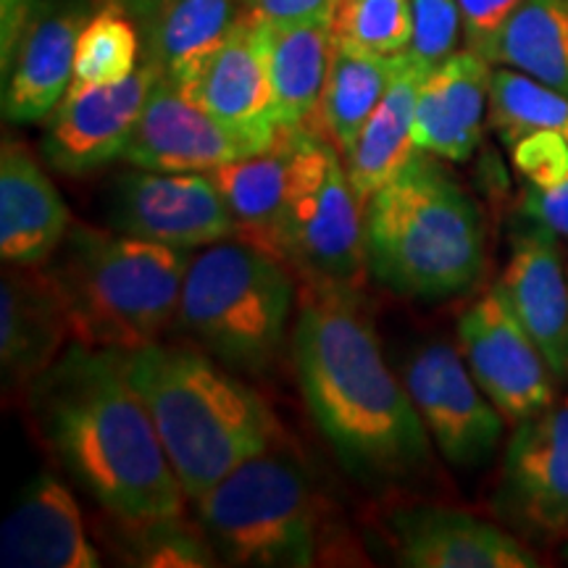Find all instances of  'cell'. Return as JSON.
Here are the masks:
<instances>
[{
  "label": "cell",
  "instance_id": "1",
  "mask_svg": "<svg viewBox=\"0 0 568 568\" xmlns=\"http://www.w3.org/2000/svg\"><path fill=\"white\" fill-rule=\"evenodd\" d=\"M293 355L311 416L351 477L397 481L429 464V432L389 372L361 290L308 284Z\"/></svg>",
  "mask_w": 568,
  "mask_h": 568
},
{
  "label": "cell",
  "instance_id": "2",
  "mask_svg": "<svg viewBox=\"0 0 568 568\" xmlns=\"http://www.w3.org/2000/svg\"><path fill=\"white\" fill-rule=\"evenodd\" d=\"M40 437L113 521L180 516L184 489L116 351L71 343L30 385Z\"/></svg>",
  "mask_w": 568,
  "mask_h": 568
},
{
  "label": "cell",
  "instance_id": "3",
  "mask_svg": "<svg viewBox=\"0 0 568 568\" xmlns=\"http://www.w3.org/2000/svg\"><path fill=\"white\" fill-rule=\"evenodd\" d=\"M119 361L159 429L187 500H197L232 468L284 439L264 397L209 355L148 343L119 353Z\"/></svg>",
  "mask_w": 568,
  "mask_h": 568
},
{
  "label": "cell",
  "instance_id": "4",
  "mask_svg": "<svg viewBox=\"0 0 568 568\" xmlns=\"http://www.w3.org/2000/svg\"><path fill=\"white\" fill-rule=\"evenodd\" d=\"M368 268L397 295L466 293L487 264L479 205L445 166L418 151L364 203Z\"/></svg>",
  "mask_w": 568,
  "mask_h": 568
},
{
  "label": "cell",
  "instance_id": "5",
  "mask_svg": "<svg viewBox=\"0 0 568 568\" xmlns=\"http://www.w3.org/2000/svg\"><path fill=\"white\" fill-rule=\"evenodd\" d=\"M48 274L67 308L71 339L130 353L176 318L193 251L74 222Z\"/></svg>",
  "mask_w": 568,
  "mask_h": 568
},
{
  "label": "cell",
  "instance_id": "6",
  "mask_svg": "<svg viewBox=\"0 0 568 568\" xmlns=\"http://www.w3.org/2000/svg\"><path fill=\"white\" fill-rule=\"evenodd\" d=\"M195 521L226 566L305 568L318 564L324 500L293 453L276 443L197 497Z\"/></svg>",
  "mask_w": 568,
  "mask_h": 568
},
{
  "label": "cell",
  "instance_id": "7",
  "mask_svg": "<svg viewBox=\"0 0 568 568\" xmlns=\"http://www.w3.org/2000/svg\"><path fill=\"white\" fill-rule=\"evenodd\" d=\"M295 287L280 258L230 237L193 253L176 324L219 364L266 374L282 351Z\"/></svg>",
  "mask_w": 568,
  "mask_h": 568
},
{
  "label": "cell",
  "instance_id": "8",
  "mask_svg": "<svg viewBox=\"0 0 568 568\" xmlns=\"http://www.w3.org/2000/svg\"><path fill=\"white\" fill-rule=\"evenodd\" d=\"M282 264L295 266L308 284L364 287L368 268L364 201L353 190L343 153L322 140L297 190L280 237Z\"/></svg>",
  "mask_w": 568,
  "mask_h": 568
},
{
  "label": "cell",
  "instance_id": "9",
  "mask_svg": "<svg viewBox=\"0 0 568 568\" xmlns=\"http://www.w3.org/2000/svg\"><path fill=\"white\" fill-rule=\"evenodd\" d=\"M458 343L468 372L508 424L527 422L556 403V374L500 284L464 311Z\"/></svg>",
  "mask_w": 568,
  "mask_h": 568
},
{
  "label": "cell",
  "instance_id": "10",
  "mask_svg": "<svg viewBox=\"0 0 568 568\" xmlns=\"http://www.w3.org/2000/svg\"><path fill=\"white\" fill-rule=\"evenodd\" d=\"M403 385L447 464L479 468L493 460L506 416L477 385L460 351L447 343L424 345L406 364Z\"/></svg>",
  "mask_w": 568,
  "mask_h": 568
},
{
  "label": "cell",
  "instance_id": "11",
  "mask_svg": "<svg viewBox=\"0 0 568 568\" xmlns=\"http://www.w3.org/2000/svg\"><path fill=\"white\" fill-rule=\"evenodd\" d=\"M109 222L116 232L180 251L234 237V219L209 174L134 169L113 182Z\"/></svg>",
  "mask_w": 568,
  "mask_h": 568
},
{
  "label": "cell",
  "instance_id": "12",
  "mask_svg": "<svg viewBox=\"0 0 568 568\" xmlns=\"http://www.w3.org/2000/svg\"><path fill=\"white\" fill-rule=\"evenodd\" d=\"M493 503L497 514L524 537H566L568 395L514 426Z\"/></svg>",
  "mask_w": 568,
  "mask_h": 568
},
{
  "label": "cell",
  "instance_id": "13",
  "mask_svg": "<svg viewBox=\"0 0 568 568\" xmlns=\"http://www.w3.org/2000/svg\"><path fill=\"white\" fill-rule=\"evenodd\" d=\"M161 71L142 61L134 74L113 84L71 82L42 138V159L61 174H90L122 159L148 95Z\"/></svg>",
  "mask_w": 568,
  "mask_h": 568
},
{
  "label": "cell",
  "instance_id": "14",
  "mask_svg": "<svg viewBox=\"0 0 568 568\" xmlns=\"http://www.w3.org/2000/svg\"><path fill=\"white\" fill-rule=\"evenodd\" d=\"M322 140L324 134L311 124L282 126L266 151L209 172L230 205L234 237L280 258L284 219Z\"/></svg>",
  "mask_w": 568,
  "mask_h": 568
},
{
  "label": "cell",
  "instance_id": "15",
  "mask_svg": "<svg viewBox=\"0 0 568 568\" xmlns=\"http://www.w3.org/2000/svg\"><path fill=\"white\" fill-rule=\"evenodd\" d=\"M180 88L190 101L258 148H268L276 140L280 122L268 71L264 19L247 9Z\"/></svg>",
  "mask_w": 568,
  "mask_h": 568
},
{
  "label": "cell",
  "instance_id": "16",
  "mask_svg": "<svg viewBox=\"0 0 568 568\" xmlns=\"http://www.w3.org/2000/svg\"><path fill=\"white\" fill-rule=\"evenodd\" d=\"M266 151L211 116L169 77H159L148 95L122 159L148 172L209 174L224 163Z\"/></svg>",
  "mask_w": 568,
  "mask_h": 568
},
{
  "label": "cell",
  "instance_id": "17",
  "mask_svg": "<svg viewBox=\"0 0 568 568\" xmlns=\"http://www.w3.org/2000/svg\"><path fill=\"white\" fill-rule=\"evenodd\" d=\"M558 234L524 216L510 237L500 287L560 385H568V264Z\"/></svg>",
  "mask_w": 568,
  "mask_h": 568
},
{
  "label": "cell",
  "instance_id": "18",
  "mask_svg": "<svg viewBox=\"0 0 568 568\" xmlns=\"http://www.w3.org/2000/svg\"><path fill=\"white\" fill-rule=\"evenodd\" d=\"M3 568H95L101 552L84 529L71 489L51 471H40L17 495L0 529Z\"/></svg>",
  "mask_w": 568,
  "mask_h": 568
},
{
  "label": "cell",
  "instance_id": "19",
  "mask_svg": "<svg viewBox=\"0 0 568 568\" xmlns=\"http://www.w3.org/2000/svg\"><path fill=\"white\" fill-rule=\"evenodd\" d=\"M397 564L410 568H535L537 552L510 531L453 508L393 514Z\"/></svg>",
  "mask_w": 568,
  "mask_h": 568
},
{
  "label": "cell",
  "instance_id": "20",
  "mask_svg": "<svg viewBox=\"0 0 568 568\" xmlns=\"http://www.w3.org/2000/svg\"><path fill=\"white\" fill-rule=\"evenodd\" d=\"M90 21L82 0L40 11L3 69V116L13 124L42 122L74 82L77 40Z\"/></svg>",
  "mask_w": 568,
  "mask_h": 568
},
{
  "label": "cell",
  "instance_id": "21",
  "mask_svg": "<svg viewBox=\"0 0 568 568\" xmlns=\"http://www.w3.org/2000/svg\"><path fill=\"white\" fill-rule=\"evenodd\" d=\"M71 213L30 148L6 138L0 148V255L11 266H42L71 230Z\"/></svg>",
  "mask_w": 568,
  "mask_h": 568
},
{
  "label": "cell",
  "instance_id": "22",
  "mask_svg": "<svg viewBox=\"0 0 568 568\" xmlns=\"http://www.w3.org/2000/svg\"><path fill=\"white\" fill-rule=\"evenodd\" d=\"M493 69L474 51L453 53L426 77L416 105L418 151L445 161H468L477 151L489 116Z\"/></svg>",
  "mask_w": 568,
  "mask_h": 568
},
{
  "label": "cell",
  "instance_id": "23",
  "mask_svg": "<svg viewBox=\"0 0 568 568\" xmlns=\"http://www.w3.org/2000/svg\"><path fill=\"white\" fill-rule=\"evenodd\" d=\"M71 337L67 308L48 268L13 266L0 287V366L11 385H32Z\"/></svg>",
  "mask_w": 568,
  "mask_h": 568
},
{
  "label": "cell",
  "instance_id": "24",
  "mask_svg": "<svg viewBox=\"0 0 568 568\" xmlns=\"http://www.w3.org/2000/svg\"><path fill=\"white\" fill-rule=\"evenodd\" d=\"M130 13L142 61L182 84L222 42L245 9L243 0H113Z\"/></svg>",
  "mask_w": 568,
  "mask_h": 568
},
{
  "label": "cell",
  "instance_id": "25",
  "mask_svg": "<svg viewBox=\"0 0 568 568\" xmlns=\"http://www.w3.org/2000/svg\"><path fill=\"white\" fill-rule=\"evenodd\" d=\"M432 69L435 67L418 61L414 53H406L382 103L364 124L355 145L343 155L353 190L364 203L382 184L400 174L418 153L414 140L416 105Z\"/></svg>",
  "mask_w": 568,
  "mask_h": 568
},
{
  "label": "cell",
  "instance_id": "26",
  "mask_svg": "<svg viewBox=\"0 0 568 568\" xmlns=\"http://www.w3.org/2000/svg\"><path fill=\"white\" fill-rule=\"evenodd\" d=\"M264 34L280 130L314 126L335 53L332 21L264 19Z\"/></svg>",
  "mask_w": 568,
  "mask_h": 568
},
{
  "label": "cell",
  "instance_id": "27",
  "mask_svg": "<svg viewBox=\"0 0 568 568\" xmlns=\"http://www.w3.org/2000/svg\"><path fill=\"white\" fill-rule=\"evenodd\" d=\"M406 53H368L335 40V53H332L314 126L324 138L335 142L343 155L355 145L364 124L382 103L387 88L406 61Z\"/></svg>",
  "mask_w": 568,
  "mask_h": 568
},
{
  "label": "cell",
  "instance_id": "28",
  "mask_svg": "<svg viewBox=\"0 0 568 568\" xmlns=\"http://www.w3.org/2000/svg\"><path fill=\"white\" fill-rule=\"evenodd\" d=\"M485 59L524 71L568 95V0H521Z\"/></svg>",
  "mask_w": 568,
  "mask_h": 568
},
{
  "label": "cell",
  "instance_id": "29",
  "mask_svg": "<svg viewBox=\"0 0 568 568\" xmlns=\"http://www.w3.org/2000/svg\"><path fill=\"white\" fill-rule=\"evenodd\" d=\"M489 124L508 148L535 132H560L568 138V95L518 69H495Z\"/></svg>",
  "mask_w": 568,
  "mask_h": 568
},
{
  "label": "cell",
  "instance_id": "30",
  "mask_svg": "<svg viewBox=\"0 0 568 568\" xmlns=\"http://www.w3.org/2000/svg\"><path fill=\"white\" fill-rule=\"evenodd\" d=\"M142 40L138 27L122 6L109 3L90 17L77 40L74 82L113 84L134 74L140 67Z\"/></svg>",
  "mask_w": 568,
  "mask_h": 568
},
{
  "label": "cell",
  "instance_id": "31",
  "mask_svg": "<svg viewBox=\"0 0 568 568\" xmlns=\"http://www.w3.org/2000/svg\"><path fill=\"white\" fill-rule=\"evenodd\" d=\"M126 558L145 568H209L219 566L216 550L201 524H187L180 516L153 518V521H116Z\"/></svg>",
  "mask_w": 568,
  "mask_h": 568
},
{
  "label": "cell",
  "instance_id": "32",
  "mask_svg": "<svg viewBox=\"0 0 568 568\" xmlns=\"http://www.w3.org/2000/svg\"><path fill=\"white\" fill-rule=\"evenodd\" d=\"M335 40L368 53L397 55L410 48V0H339L332 17Z\"/></svg>",
  "mask_w": 568,
  "mask_h": 568
},
{
  "label": "cell",
  "instance_id": "33",
  "mask_svg": "<svg viewBox=\"0 0 568 568\" xmlns=\"http://www.w3.org/2000/svg\"><path fill=\"white\" fill-rule=\"evenodd\" d=\"M414 34H410L408 53L418 61L437 67L456 53L464 17L458 0H410Z\"/></svg>",
  "mask_w": 568,
  "mask_h": 568
},
{
  "label": "cell",
  "instance_id": "34",
  "mask_svg": "<svg viewBox=\"0 0 568 568\" xmlns=\"http://www.w3.org/2000/svg\"><path fill=\"white\" fill-rule=\"evenodd\" d=\"M508 151L529 187H552L568 174V138L560 132L527 134Z\"/></svg>",
  "mask_w": 568,
  "mask_h": 568
},
{
  "label": "cell",
  "instance_id": "35",
  "mask_svg": "<svg viewBox=\"0 0 568 568\" xmlns=\"http://www.w3.org/2000/svg\"><path fill=\"white\" fill-rule=\"evenodd\" d=\"M518 3L521 0H458L468 51L485 55Z\"/></svg>",
  "mask_w": 568,
  "mask_h": 568
},
{
  "label": "cell",
  "instance_id": "36",
  "mask_svg": "<svg viewBox=\"0 0 568 568\" xmlns=\"http://www.w3.org/2000/svg\"><path fill=\"white\" fill-rule=\"evenodd\" d=\"M524 216L535 219V222L545 224L548 230L558 234L560 240L568 243V174L552 187H529L524 190L521 201Z\"/></svg>",
  "mask_w": 568,
  "mask_h": 568
},
{
  "label": "cell",
  "instance_id": "37",
  "mask_svg": "<svg viewBox=\"0 0 568 568\" xmlns=\"http://www.w3.org/2000/svg\"><path fill=\"white\" fill-rule=\"evenodd\" d=\"M45 6L48 0H0V61H3V69L9 67L21 38Z\"/></svg>",
  "mask_w": 568,
  "mask_h": 568
},
{
  "label": "cell",
  "instance_id": "38",
  "mask_svg": "<svg viewBox=\"0 0 568 568\" xmlns=\"http://www.w3.org/2000/svg\"><path fill=\"white\" fill-rule=\"evenodd\" d=\"M339 0H243L255 17L266 21H332Z\"/></svg>",
  "mask_w": 568,
  "mask_h": 568
},
{
  "label": "cell",
  "instance_id": "39",
  "mask_svg": "<svg viewBox=\"0 0 568 568\" xmlns=\"http://www.w3.org/2000/svg\"><path fill=\"white\" fill-rule=\"evenodd\" d=\"M564 552H566V558H568V531H566V548H564Z\"/></svg>",
  "mask_w": 568,
  "mask_h": 568
}]
</instances>
